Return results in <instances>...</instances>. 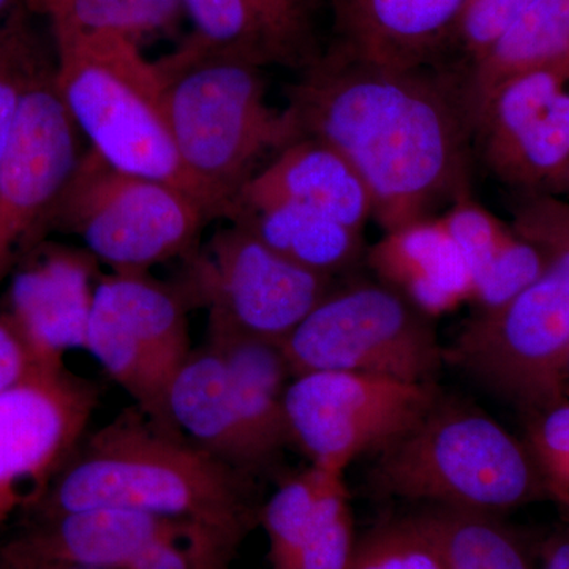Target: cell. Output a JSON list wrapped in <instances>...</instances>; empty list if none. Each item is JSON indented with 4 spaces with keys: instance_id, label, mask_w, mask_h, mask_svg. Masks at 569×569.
Wrapping results in <instances>:
<instances>
[{
    "instance_id": "cell-1",
    "label": "cell",
    "mask_w": 569,
    "mask_h": 569,
    "mask_svg": "<svg viewBox=\"0 0 569 569\" xmlns=\"http://www.w3.org/2000/svg\"><path fill=\"white\" fill-rule=\"evenodd\" d=\"M288 108L302 137L328 142L353 164L385 233L471 194L475 130L463 80L452 74L331 50L306 67Z\"/></svg>"
},
{
    "instance_id": "cell-2",
    "label": "cell",
    "mask_w": 569,
    "mask_h": 569,
    "mask_svg": "<svg viewBox=\"0 0 569 569\" xmlns=\"http://www.w3.org/2000/svg\"><path fill=\"white\" fill-rule=\"evenodd\" d=\"M86 508L132 509L250 535L263 503L253 477L134 407L81 441L32 511L50 518Z\"/></svg>"
},
{
    "instance_id": "cell-3",
    "label": "cell",
    "mask_w": 569,
    "mask_h": 569,
    "mask_svg": "<svg viewBox=\"0 0 569 569\" xmlns=\"http://www.w3.org/2000/svg\"><path fill=\"white\" fill-rule=\"evenodd\" d=\"M515 194L512 228L541 250L545 268L507 306L471 317L445 347V361L529 418L567 399L569 200Z\"/></svg>"
},
{
    "instance_id": "cell-4",
    "label": "cell",
    "mask_w": 569,
    "mask_h": 569,
    "mask_svg": "<svg viewBox=\"0 0 569 569\" xmlns=\"http://www.w3.org/2000/svg\"><path fill=\"white\" fill-rule=\"evenodd\" d=\"M179 162L209 220L227 217L266 156L302 138L266 99L261 67L192 39L157 61Z\"/></svg>"
},
{
    "instance_id": "cell-5",
    "label": "cell",
    "mask_w": 569,
    "mask_h": 569,
    "mask_svg": "<svg viewBox=\"0 0 569 569\" xmlns=\"http://www.w3.org/2000/svg\"><path fill=\"white\" fill-rule=\"evenodd\" d=\"M367 482L378 497L496 516L548 497L527 445L443 392L376 452Z\"/></svg>"
},
{
    "instance_id": "cell-6",
    "label": "cell",
    "mask_w": 569,
    "mask_h": 569,
    "mask_svg": "<svg viewBox=\"0 0 569 569\" xmlns=\"http://www.w3.org/2000/svg\"><path fill=\"white\" fill-rule=\"evenodd\" d=\"M56 48V86L92 151L118 170L192 194L164 114L157 63L142 56L138 43L123 39Z\"/></svg>"
},
{
    "instance_id": "cell-7",
    "label": "cell",
    "mask_w": 569,
    "mask_h": 569,
    "mask_svg": "<svg viewBox=\"0 0 569 569\" xmlns=\"http://www.w3.org/2000/svg\"><path fill=\"white\" fill-rule=\"evenodd\" d=\"M206 222L208 216L192 194L118 170L89 149L43 231L52 227L77 234L112 272H148L192 252Z\"/></svg>"
},
{
    "instance_id": "cell-8",
    "label": "cell",
    "mask_w": 569,
    "mask_h": 569,
    "mask_svg": "<svg viewBox=\"0 0 569 569\" xmlns=\"http://www.w3.org/2000/svg\"><path fill=\"white\" fill-rule=\"evenodd\" d=\"M280 347L291 377L335 370L437 383L447 366L432 318L381 282L332 288Z\"/></svg>"
},
{
    "instance_id": "cell-9",
    "label": "cell",
    "mask_w": 569,
    "mask_h": 569,
    "mask_svg": "<svg viewBox=\"0 0 569 569\" xmlns=\"http://www.w3.org/2000/svg\"><path fill=\"white\" fill-rule=\"evenodd\" d=\"M187 306L209 321L282 343L332 290V279L307 271L231 222L183 257L176 283Z\"/></svg>"
},
{
    "instance_id": "cell-10",
    "label": "cell",
    "mask_w": 569,
    "mask_h": 569,
    "mask_svg": "<svg viewBox=\"0 0 569 569\" xmlns=\"http://www.w3.org/2000/svg\"><path fill=\"white\" fill-rule=\"evenodd\" d=\"M186 299L176 284L148 272H112L97 283L86 350L159 425L168 415L171 381L192 353Z\"/></svg>"
},
{
    "instance_id": "cell-11",
    "label": "cell",
    "mask_w": 569,
    "mask_h": 569,
    "mask_svg": "<svg viewBox=\"0 0 569 569\" xmlns=\"http://www.w3.org/2000/svg\"><path fill=\"white\" fill-rule=\"evenodd\" d=\"M440 392L438 383L366 373H302L284 391L288 437L312 466L346 473L359 456L376 455L410 429Z\"/></svg>"
},
{
    "instance_id": "cell-12",
    "label": "cell",
    "mask_w": 569,
    "mask_h": 569,
    "mask_svg": "<svg viewBox=\"0 0 569 569\" xmlns=\"http://www.w3.org/2000/svg\"><path fill=\"white\" fill-rule=\"evenodd\" d=\"M99 397L66 366L40 367L0 396V526L40 503L84 440Z\"/></svg>"
},
{
    "instance_id": "cell-13",
    "label": "cell",
    "mask_w": 569,
    "mask_h": 569,
    "mask_svg": "<svg viewBox=\"0 0 569 569\" xmlns=\"http://www.w3.org/2000/svg\"><path fill=\"white\" fill-rule=\"evenodd\" d=\"M41 66L29 82L17 129L0 160V276L18 249L43 233L80 162V130Z\"/></svg>"
},
{
    "instance_id": "cell-14",
    "label": "cell",
    "mask_w": 569,
    "mask_h": 569,
    "mask_svg": "<svg viewBox=\"0 0 569 569\" xmlns=\"http://www.w3.org/2000/svg\"><path fill=\"white\" fill-rule=\"evenodd\" d=\"M569 78L548 69L511 78L475 121L482 162L515 193L545 192L569 164Z\"/></svg>"
},
{
    "instance_id": "cell-15",
    "label": "cell",
    "mask_w": 569,
    "mask_h": 569,
    "mask_svg": "<svg viewBox=\"0 0 569 569\" xmlns=\"http://www.w3.org/2000/svg\"><path fill=\"white\" fill-rule=\"evenodd\" d=\"M97 260L88 250L48 246L36 250L13 277L3 313L24 337L41 366L86 348Z\"/></svg>"
},
{
    "instance_id": "cell-16",
    "label": "cell",
    "mask_w": 569,
    "mask_h": 569,
    "mask_svg": "<svg viewBox=\"0 0 569 569\" xmlns=\"http://www.w3.org/2000/svg\"><path fill=\"white\" fill-rule=\"evenodd\" d=\"M174 520L122 508H86L37 518L0 548V563L127 569Z\"/></svg>"
},
{
    "instance_id": "cell-17",
    "label": "cell",
    "mask_w": 569,
    "mask_h": 569,
    "mask_svg": "<svg viewBox=\"0 0 569 569\" xmlns=\"http://www.w3.org/2000/svg\"><path fill=\"white\" fill-rule=\"evenodd\" d=\"M466 0H335L332 50L392 69L430 67L455 40Z\"/></svg>"
},
{
    "instance_id": "cell-18",
    "label": "cell",
    "mask_w": 569,
    "mask_h": 569,
    "mask_svg": "<svg viewBox=\"0 0 569 569\" xmlns=\"http://www.w3.org/2000/svg\"><path fill=\"white\" fill-rule=\"evenodd\" d=\"M305 206L365 233L372 197L361 176L328 142L302 137L277 153L239 193L230 213L266 204Z\"/></svg>"
},
{
    "instance_id": "cell-19",
    "label": "cell",
    "mask_w": 569,
    "mask_h": 569,
    "mask_svg": "<svg viewBox=\"0 0 569 569\" xmlns=\"http://www.w3.org/2000/svg\"><path fill=\"white\" fill-rule=\"evenodd\" d=\"M366 260L381 283L430 318L473 298L466 258L440 216L385 233L366 250Z\"/></svg>"
},
{
    "instance_id": "cell-20",
    "label": "cell",
    "mask_w": 569,
    "mask_h": 569,
    "mask_svg": "<svg viewBox=\"0 0 569 569\" xmlns=\"http://www.w3.org/2000/svg\"><path fill=\"white\" fill-rule=\"evenodd\" d=\"M193 36L211 50L269 63L309 67L310 48L305 0H183Z\"/></svg>"
},
{
    "instance_id": "cell-21",
    "label": "cell",
    "mask_w": 569,
    "mask_h": 569,
    "mask_svg": "<svg viewBox=\"0 0 569 569\" xmlns=\"http://www.w3.org/2000/svg\"><path fill=\"white\" fill-rule=\"evenodd\" d=\"M209 343L223 359L247 437L260 471L268 470L290 445L284 391L291 372L276 342L208 321Z\"/></svg>"
},
{
    "instance_id": "cell-22",
    "label": "cell",
    "mask_w": 569,
    "mask_h": 569,
    "mask_svg": "<svg viewBox=\"0 0 569 569\" xmlns=\"http://www.w3.org/2000/svg\"><path fill=\"white\" fill-rule=\"evenodd\" d=\"M168 415L176 429L254 477L261 473L223 359L209 343L192 350L168 389Z\"/></svg>"
},
{
    "instance_id": "cell-23",
    "label": "cell",
    "mask_w": 569,
    "mask_h": 569,
    "mask_svg": "<svg viewBox=\"0 0 569 569\" xmlns=\"http://www.w3.org/2000/svg\"><path fill=\"white\" fill-rule=\"evenodd\" d=\"M440 219L466 258L478 312L507 306L541 274V250L471 194L449 206Z\"/></svg>"
},
{
    "instance_id": "cell-24",
    "label": "cell",
    "mask_w": 569,
    "mask_h": 569,
    "mask_svg": "<svg viewBox=\"0 0 569 569\" xmlns=\"http://www.w3.org/2000/svg\"><path fill=\"white\" fill-rule=\"evenodd\" d=\"M569 66V0H533L507 31L470 63L463 93L471 123L503 82L531 71ZM569 78V77H568Z\"/></svg>"
},
{
    "instance_id": "cell-25",
    "label": "cell",
    "mask_w": 569,
    "mask_h": 569,
    "mask_svg": "<svg viewBox=\"0 0 569 569\" xmlns=\"http://www.w3.org/2000/svg\"><path fill=\"white\" fill-rule=\"evenodd\" d=\"M260 241L307 271L335 279L353 268L365 249V233L305 206L274 203L228 217Z\"/></svg>"
},
{
    "instance_id": "cell-26",
    "label": "cell",
    "mask_w": 569,
    "mask_h": 569,
    "mask_svg": "<svg viewBox=\"0 0 569 569\" xmlns=\"http://www.w3.org/2000/svg\"><path fill=\"white\" fill-rule=\"evenodd\" d=\"M183 10V0H58L47 18L56 47L93 39L138 43L173 24Z\"/></svg>"
},
{
    "instance_id": "cell-27",
    "label": "cell",
    "mask_w": 569,
    "mask_h": 569,
    "mask_svg": "<svg viewBox=\"0 0 569 569\" xmlns=\"http://www.w3.org/2000/svg\"><path fill=\"white\" fill-rule=\"evenodd\" d=\"M421 516L448 569H533L518 535L496 515L432 507Z\"/></svg>"
},
{
    "instance_id": "cell-28",
    "label": "cell",
    "mask_w": 569,
    "mask_h": 569,
    "mask_svg": "<svg viewBox=\"0 0 569 569\" xmlns=\"http://www.w3.org/2000/svg\"><path fill=\"white\" fill-rule=\"evenodd\" d=\"M249 535L178 519L127 569H231Z\"/></svg>"
},
{
    "instance_id": "cell-29",
    "label": "cell",
    "mask_w": 569,
    "mask_h": 569,
    "mask_svg": "<svg viewBox=\"0 0 569 569\" xmlns=\"http://www.w3.org/2000/svg\"><path fill=\"white\" fill-rule=\"evenodd\" d=\"M347 569H448L421 512L381 520L356 539Z\"/></svg>"
},
{
    "instance_id": "cell-30",
    "label": "cell",
    "mask_w": 569,
    "mask_h": 569,
    "mask_svg": "<svg viewBox=\"0 0 569 569\" xmlns=\"http://www.w3.org/2000/svg\"><path fill=\"white\" fill-rule=\"evenodd\" d=\"M22 9L0 28V160L17 129L29 82L43 66L26 29Z\"/></svg>"
},
{
    "instance_id": "cell-31",
    "label": "cell",
    "mask_w": 569,
    "mask_h": 569,
    "mask_svg": "<svg viewBox=\"0 0 569 569\" xmlns=\"http://www.w3.org/2000/svg\"><path fill=\"white\" fill-rule=\"evenodd\" d=\"M527 448L548 497L569 503V400L563 399L529 417Z\"/></svg>"
},
{
    "instance_id": "cell-32",
    "label": "cell",
    "mask_w": 569,
    "mask_h": 569,
    "mask_svg": "<svg viewBox=\"0 0 569 569\" xmlns=\"http://www.w3.org/2000/svg\"><path fill=\"white\" fill-rule=\"evenodd\" d=\"M350 497L340 498L298 548L269 569H347L355 550Z\"/></svg>"
},
{
    "instance_id": "cell-33",
    "label": "cell",
    "mask_w": 569,
    "mask_h": 569,
    "mask_svg": "<svg viewBox=\"0 0 569 569\" xmlns=\"http://www.w3.org/2000/svg\"><path fill=\"white\" fill-rule=\"evenodd\" d=\"M533 0H466L456 31L468 61L481 58L490 44Z\"/></svg>"
},
{
    "instance_id": "cell-34",
    "label": "cell",
    "mask_w": 569,
    "mask_h": 569,
    "mask_svg": "<svg viewBox=\"0 0 569 569\" xmlns=\"http://www.w3.org/2000/svg\"><path fill=\"white\" fill-rule=\"evenodd\" d=\"M41 366L7 313H0V396L32 376Z\"/></svg>"
},
{
    "instance_id": "cell-35",
    "label": "cell",
    "mask_w": 569,
    "mask_h": 569,
    "mask_svg": "<svg viewBox=\"0 0 569 569\" xmlns=\"http://www.w3.org/2000/svg\"><path fill=\"white\" fill-rule=\"evenodd\" d=\"M541 569H569V530L549 539Z\"/></svg>"
},
{
    "instance_id": "cell-36",
    "label": "cell",
    "mask_w": 569,
    "mask_h": 569,
    "mask_svg": "<svg viewBox=\"0 0 569 569\" xmlns=\"http://www.w3.org/2000/svg\"><path fill=\"white\" fill-rule=\"evenodd\" d=\"M3 569H104L92 567H80V565L67 563H32V565H3Z\"/></svg>"
},
{
    "instance_id": "cell-37",
    "label": "cell",
    "mask_w": 569,
    "mask_h": 569,
    "mask_svg": "<svg viewBox=\"0 0 569 569\" xmlns=\"http://www.w3.org/2000/svg\"><path fill=\"white\" fill-rule=\"evenodd\" d=\"M24 7L22 0H0V28Z\"/></svg>"
},
{
    "instance_id": "cell-38",
    "label": "cell",
    "mask_w": 569,
    "mask_h": 569,
    "mask_svg": "<svg viewBox=\"0 0 569 569\" xmlns=\"http://www.w3.org/2000/svg\"><path fill=\"white\" fill-rule=\"evenodd\" d=\"M58 0H22L26 9L33 11V13L44 14L47 17L48 11Z\"/></svg>"
},
{
    "instance_id": "cell-39",
    "label": "cell",
    "mask_w": 569,
    "mask_h": 569,
    "mask_svg": "<svg viewBox=\"0 0 569 569\" xmlns=\"http://www.w3.org/2000/svg\"><path fill=\"white\" fill-rule=\"evenodd\" d=\"M567 181H569V164L567 168H565L563 171H561L559 176H557L556 179H553L552 182L549 183L548 187H546L545 192H549V190L552 189V187L559 186V183Z\"/></svg>"
},
{
    "instance_id": "cell-40",
    "label": "cell",
    "mask_w": 569,
    "mask_h": 569,
    "mask_svg": "<svg viewBox=\"0 0 569 569\" xmlns=\"http://www.w3.org/2000/svg\"><path fill=\"white\" fill-rule=\"evenodd\" d=\"M548 193L559 194V197L569 198V181L561 182L559 186L552 187Z\"/></svg>"
},
{
    "instance_id": "cell-41",
    "label": "cell",
    "mask_w": 569,
    "mask_h": 569,
    "mask_svg": "<svg viewBox=\"0 0 569 569\" xmlns=\"http://www.w3.org/2000/svg\"><path fill=\"white\" fill-rule=\"evenodd\" d=\"M565 511H567V515H568V520H569V503L568 505H565ZM569 530V529H568Z\"/></svg>"
},
{
    "instance_id": "cell-42",
    "label": "cell",
    "mask_w": 569,
    "mask_h": 569,
    "mask_svg": "<svg viewBox=\"0 0 569 569\" xmlns=\"http://www.w3.org/2000/svg\"><path fill=\"white\" fill-rule=\"evenodd\" d=\"M0 569H3L2 563H0Z\"/></svg>"
},
{
    "instance_id": "cell-43",
    "label": "cell",
    "mask_w": 569,
    "mask_h": 569,
    "mask_svg": "<svg viewBox=\"0 0 569 569\" xmlns=\"http://www.w3.org/2000/svg\"><path fill=\"white\" fill-rule=\"evenodd\" d=\"M568 77H569V66H568Z\"/></svg>"
}]
</instances>
